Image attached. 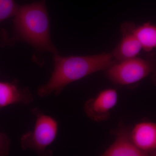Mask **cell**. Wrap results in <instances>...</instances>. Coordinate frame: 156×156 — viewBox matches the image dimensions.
<instances>
[{
	"label": "cell",
	"instance_id": "obj_1",
	"mask_svg": "<svg viewBox=\"0 0 156 156\" xmlns=\"http://www.w3.org/2000/svg\"><path fill=\"white\" fill-rule=\"evenodd\" d=\"M54 69L48 83L37 89L38 95L48 97L54 92L58 95L69 84L93 73L107 70L117 63L111 53L106 52L86 56L63 57L53 55Z\"/></svg>",
	"mask_w": 156,
	"mask_h": 156
},
{
	"label": "cell",
	"instance_id": "obj_2",
	"mask_svg": "<svg viewBox=\"0 0 156 156\" xmlns=\"http://www.w3.org/2000/svg\"><path fill=\"white\" fill-rule=\"evenodd\" d=\"M46 0L20 6L14 22V33L9 43L23 41L36 50L47 51L53 55L58 53L50 37V22Z\"/></svg>",
	"mask_w": 156,
	"mask_h": 156
},
{
	"label": "cell",
	"instance_id": "obj_3",
	"mask_svg": "<svg viewBox=\"0 0 156 156\" xmlns=\"http://www.w3.org/2000/svg\"><path fill=\"white\" fill-rule=\"evenodd\" d=\"M32 112L36 117L34 127L21 136V147L34 151L37 156H53V151L48 147L57 136L58 123L38 108H33Z\"/></svg>",
	"mask_w": 156,
	"mask_h": 156
},
{
	"label": "cell",
	"instance_id": "obj_4",
	"mask_svg": "<svg viewBox=\"0 0 156 156\" xmlns=\"http://www.w3.org/2000/svg\"><path fill=\"white\" fill-rule=\"evenodd\" d=\"M156 70L154 55L146 59L135 58L117 62L107 70L106 76L112 83L128 86L138 83Z\"/></svg>",
	"mask_w": 156,
	"mask_h": 156
},
{
	"label": "cell",
	"instance_id": "obj_5",
	"mask_svg": "<svg viewBox=\"0 0 156 156\" xmlns=\"http://www.w3.org/2000/svg\"><path fill=\"white\" fill-rule=\"evenodd\" d=\"M115 89H109L101 91L95 98L87 101L84 106L87 115L95 122L105 121L109 118L110 112L118 102Z\"/></svg>",
	"mask_w": 156,
	"mask_h": 156
},
{
	"label": "cell",
	"instance_id": "obj_6",
	"mask_svg": "<svg viewBox=\"0 0 156 156\" xmlns=\"http://www.w3.org/2000/svg\"><path fill=\"white\" fill-rule=\"evenodd\" d=\"M130 128L122 122L115 130L114 142L100 156H156L140 150L131 141Z\"/></svg>",
	"mask_w": 156,
	"mask_h": 156
},
{
	"label": "cell",
	"instance_id": "obj_7",
	"mask_svg": "<svg viewBox=\"0 0 156 156\" xmlns=\"http://www.w3.org/2000/svg\"><path fill=\"white\" fill-rule=\"evenodd\" d=\"M135 26L131 22H125L121 26L122 39L111 53L118 62L136 57L142 50V46L133 33Z\"/></svg>",
	"mask_w": 156,
	"mask_h": 156
},
{
	"label": "cell",
	"instance_id": "obj_8",
	"mask_svg": "<svg viewBox=\"0 0 156 156\" xmlns=\"http://www.w3.org/2000/svg\"><path fill=\"white\" fill-rule=\"evenodd\" d=\"M34 100L29 89L20 87L17 80L10 83L0 81V109L15 104H29Z\"/></svg>",
	"mask_w": 156,
	"mask_h": 156
},
{
	"label": "cell",
	"instance_id": "obj_9",
	"mask_svg": "<svg viewBox=\"0 0 156 156\" xmlns=\"http://www.w3.org/2000/svg\"><path fill=\"white\" fill-rule=\"evenodd\" d=\"M131 141L140 150L156 156V125L151 122L138 123L130 131Z\"/></svg>",
	"mask_w": 156,
	"mask_h": 156
},
{
	"label": "cell",
	"instance_id": "obj_10",
	"mask_svg": "<svg viewBox=\"0 0 156 156\" xmlns=\"http://www.w3.org/2000/svg\"><path fill=\"white\" fill-rule=\"evenodd\" d=\"M133 33L145 51L151 52L156 48L155 25L150 22L145 23L140 26H135Z\"/></svg>",
	"mask_w": 156,
	"mask_h": 156
},
{
	"label": "cell",
	"instance_id": "obj_11",
	"mask_svg": "<svg viewBox=\"0 0 156 156\" xmlns=\"http://www.w3.org/2000/svg\"><path fill=\"white\" fill-rule=\"evenodd\" d=\"M19 6L14 0H0V24L4 20L14 17Z\"/></svg>",
	"mask_w": 156,
	"mask_h": 156
},
{
	"label": "cell",
	"instance_id": "obj_12",
	"mask_svg": "<svg viewBox=\"0 0 156 156\" xmlns=\"http://www.w3.org/2000/svg\"><path fill=\"white\" fill-rule=\"evenodd\" d=\"M11 140L5 133H0V156H7L9 153Z\"/></svg>",
	"mask_w": 156,
	"mask_h": 156
}]
</instances>
